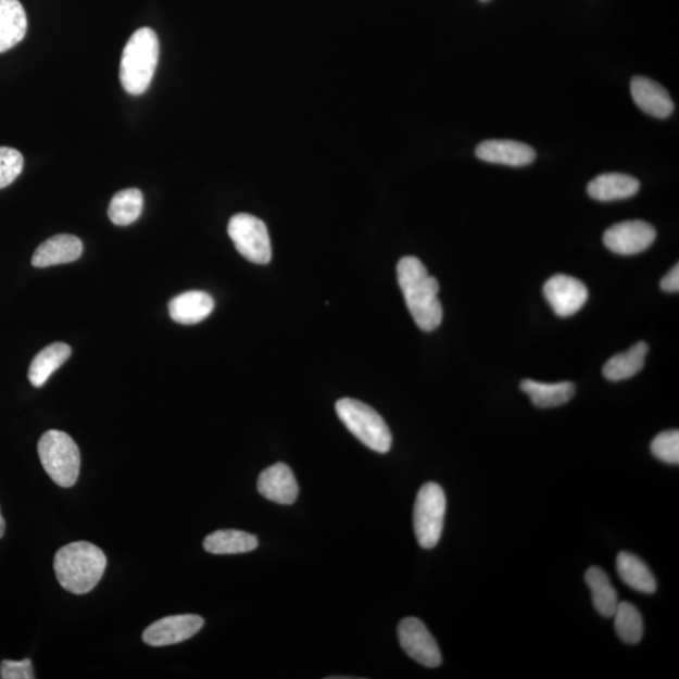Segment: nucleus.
I'll use <instances>...</instances> for the list:
<instances>
[{
  "label": "nucleus",
  "mask_w": 679,
  "mask_h": 679,
  "mask_svg": "<svg viewBox=\"0 0 679 679\" xmlns=\"http://www.w3.org/2000/svg\"><path fill=\"white\" fill-rule=\"evenodd\" d=\"M398 284L407 310L423 331H435L442 324L443 309L438 299L439 284L417 257L402 259L397 266Z\"/></svg>",
  "instance_id": "1"
},
{
  "label": "nucleus",
  "mask_w": 679,
  "mask_h": 679,
  "mask_svg": "<svg viewBox=\"0 0 679 679\" xmlns=\"http://www.w3.org/2000/svg\"><path fill=\"white\" fill-rule=\"evenodd\" d=\"M106 566L108 558L103 551L87 541L61 548L53 564L61 587L76 595L90 593L98 587Z\"/></svg>",
  "instance_id": "2"
},
{
  "label": "nucleus",
  "mask_w": 679,
  "mask_h": 679,
  "mask_svg": "<svg viewBox=\"0 0 679 679\" xmlns=\"http://www.w3.org/2000/svg\"><path fill=\"white\" fill-rule=\"evenodd\" d=\"M159 61V39L151 28H140L126 43L120 63V81L127 93L147 92Z\"/></svg>",
  "instance_id": "3"
},
{
  "label": "nucleus",
  "mask_w": 679,
  "mask_h": 679,
  "mask_svg": "<svg viewBox=\"0 0 679 679\" xmlns=\"http://www.w3.org/2000/svg\"><path fill=\"white\" fill-rule=\"evenodd\" d=\"M38 455L46 474L55 485L68 489L77 482L81 455L74 439L65 431H46L38 442Z\"/></svg>",
  "instance_id": "4"
},
{
  "label": "nucleus",
  "mask_w": 679,
  "mask_h": 679,
  "mask_svg": "<svg viewBox=\"0 0 679 679\" xmlns=\"http://www.w3.org/2000/svg\"><path fill=\"white\" fill-rule=\"evenodd\" d=\"M340 420L359 441L378 453H388L393 443L391 431L381 415L372 406L353 398H342L337 403Z\"/></svg>",
  "instance_id": "5"
},
{
  "label": "nucleus",
  "mask_w": 679,
  "mask_h": 679,
  "mask_svg": "<svg viewBox=\"0 0 679 679\" xmlns=\"http://www.w3.org/2000/svg\"><path fill=\"white\" fill-rule=\"evenodd\" d=\"M447 508L441 486L428 482L422 487L414 505V532L423 549H433L441 540Z\"/></svg>",
  "instance_id": "6"
},
{
  "label": "nucleus",
  "mask_w": 679,
  "mask_h": 679,
  "mask_svg": "<svg viewBox=\"0 0 679 679\" xmlns=\"http://www.w3.org/2000/svg\"><path fill=\"white\" fill-rule=\"evenodd\" d=\"M228 235L236 250L255 265H267L272 247L265 222L251 214H236L228 223Z\"/></svg>",
  "instance_id": "7"
},
{
  "label": "nucleus",
  "mask_w": 679,
  "mask_h": 679,
  "mask_svg": "<svg viewBox=\"0 0 679 679\" xmlns=\"http://www.w3.org/2000/svg\"><path fill=\"white\" fill-rule=\"evenodd\" d=\"M398 638L404 652L428 668L441 666L442 654L433 636L417 618H405L398 626Z\"/></svg>",
  "instance_id": "8"
},
{
  "label": "nucleus",
  "mask_w": 679,
  "mask_h": 679,
  "mask_svg": "<svg viewBox=\"0 0 679 679\" xmlns=\"http://www.w3.org/2000/svg\"><path fill=\"white\" fill-rule=\"evenodd\" d=\"M656 229L643 221H626L612 226L604 234V244L617 254H638L656 241Z\"/></svg>",
  "instance_id": "9"
},
{
  "label": "nucleus",
  "mask_w": 679,
  "mask_h": 679,
  "mask_svg": "<svg viewBox=\"0 0 679 679\" xmlns=\"http://www.w3.org/2000/svg\"><path fill=\"white\" fill-rule=\"evenodd\" d=\"M204 626V619L194 614L172 615L146 629L142 641L151 646H165L188 641Z\"/></svg>",
  "instance_id": "10"
},
{
  "label": "nucleus",
  "mask_w": 679,
  "mask_h": 679,
  "mask_svg": "<svg viewBox=\"0 0 679 679\" xmlns=\"http://www.w3.org/2000/svg\"><path fill=\"white\" fill-rule=\"evenodd\" d=\"M543 294L558 317L577 314L588 300V289L578 278L556 275L543 286Z\"/></svg>",
  "instance_id": "11"
},
{
  "label": "nucleus",
  "mask_w": 679,
  "mask_h": 679,
  "mask_svg": "<svg viewBox=\"0 0 679 679\" xmlns=\"http://www.w3.org/2000/svg\"><path fill=\"white\" fill-rule=\"evenodd\" d=\"M257 489L263 498L279 505H292L299 496V485L292 469L282 462L263 470Z\"/></svg>",
  "instance_id": "12"
},
{
  "label": "nucleus",
  "mask_w": 679,
  "mask_h": 679,
  "mask_svg": "<svg viewBox=\"0 0 679 679\" xmlns=\"http://www.w3.org/2000/svg\"><path fill=\"white\" fill-rule=\"evenodd\" d=\"M476 156L486 163L525 166L535 162L537 153L520 141L486 140L476 148Z\"/></svg>",
  "instance_id": "13"
},
{
  "label": "nucleus",
  "mask_w": 679,
  "mask_h": 679,
  "mask_svg": "<svg viewBox=\"0 0 679 679\" xmlns=\"http://www.w3.org/2000/svg\"><path fill=\"white\" fill-rule=\"evenodd\" d=\"M630 92L638 108L657 118L672 115L675 103L665 87L653 79L636 76L630 83Z\"/></svg>",
  "instance_id": "14"
},
{
  "label": "nucleus",
  "mask_w": 679,
  "mask_h": 679,
  "mask_svg": "<svg viewBox=\"0 0 679 679\" xmlns=\"http://www.w3.org/2000/svg\"><path fill=\"white\" fill-rule=\"evenodd\" d=\"M83 252L81 239L71 235L54 236L38 247L32 257V265L37 268L63 265L77 261Z\"/></svg>",
  "instance_id": "15"
},
{
  "label": "nucleus",
  "mask_w": 679,
  "mask_h": 679,
  "mask_svg": "<svg viewBox=\"0 0 679 679\" xmlns=\"http://www.w3.org/2000/svg\"><path fill=\"white\" fill-rule=\"evenodd\" d=\"M214 310V300L203 291L184 292L169 303V314L175 323L194 325L202 323Z\"/></svg>",
  "instance_id": "16"
},
{
  "label": "nucleus",
  "mask_w": 679,
  "mask_h": 679,
  "mask_svg": "<svg viewBox=\"0 0 679 679\" xmlns=\"http://www.w3.org/2000/svg\"><path fill=\"white\" fill-rule=\"evenodd\" d=\"M27 28V14L20 0H0V53L22 42Z\"/></svg>",
  "instance_id": "17"
},
{
  "label": "nucleus",
  "mask_w": 679,
  "mask_h": 679,
  "mask_svg": "<svg viewBox=\"0 0 679 679\" xmlns=\"http://www.w3.org/2000/svg\"><path fill=\"white\" fill-rule=\"evenodd\" d=\"M641 188V183L630 175L608 173L599 175L588 186V194L599 202L621 201L633 197Z\"/></svg>",
  "instance_id": "18"
},
{
  "label": "nucleus",
  "mask_w": 679,
  "mask_h": 679,
  "mask_svg": "<svg viewBox=\"0 0 679 679\" xmlns=\"http://www.w3.org/2000/svg\"><path fill=\"white\" fill-rule=\"evenodd\" d=\"M71 354V348L63 342H54L39 351L29 366L30 385L36 388L43 387L51 375L68 361Z\"/></svg>",
  "instance_id": "19"
},
{
  "label": "nucleus",
  "mask_w": 679,
  "mask_h": 679,
  "mask_svg": "<svg viewBox=\"0 0 679 679\" xmlns=\"http://www.w3.org/2000/svg\"><path fill=\"white\" fill-rule=\"evenodd\" d=\"M203 548L214 555L244 554L259 548V539L244 531L218 530L205 538Z\"/></svg>",
  "instance_id": "20"
},
{
  "label": "nucleus",
  "mask_w": 679,
  "mask_h": 679,
  "mask_svg": "<svg viewBox=\"0 0 679 679\" xmlns=\"http://www.w3.org/2000/svg\"><path fill=\"white\" fill-rule=\"evenodd\" d=\"M521 390L530 397L531 402L538 407H555L571 401L575 395V386L571 381L540 382L526 379L521 382Z\"/></svg>",
  "instance_id": "21"
},
{
  "label": "nucleus",
  "mask_w": 679,
  "mask_h": 679,
  "mask_svg": "<svg viewBox=\"0 0 679 679\" xmlns=\"http://www.w3.org/2000/svg\"><path fill=\"white\" fill-rule=\"evenodd\" d=\"M617 570L621 581L639 593L653 594L657 590V581L650 567L634 554L623 551L617 557Z\"/></svg>",
  "instance_id": "22"
},
{
  "label": "nucleus",
  "mask_w": 679,
  "mask_h": 679,
  "mask_svg": "<svg viewBox=\"0 0 679 679\" xmlns=\"http://www.w3.org/2000/svg\"><path fill=\"white\" fill-rule=\"evenodd\" d=\"M650 347L645 342L639 341L626 353L615 355L603 367V375L611 381H620L633 378L641 372L645 364V356Z\"/></svg>",
  "instance_id": "23"
},
{
  "label": "nucleus",
  "mask_w": 679,
  "mask_h": 679,
  "mask_svg": "<svg viewBox=\"0 0 679 679\" xmlns=\"http://www.w3.org/2000/svg\"><path fill=\"white\" fill-rule=\"evenodd\" d=\"M586 580L596 611L603 617H613L619 602L617 590L612 586L608 574L602 570L601 567L593 566L587 571Z\"/></svg>",
  "instance_id": "24"
},
{
  "label": "nucleus",
  "mask_w": 679,
  "mask_h": 679,
  "mask_svg": "<svg viewBox=\"0 0 679 679\" xmlns=\"http://www.w3.org/2000/svg\"><path fill=\"white\" fill-rule=\"evenodd\" d=\"M143 208V196L139 189L118 191L109 206V218L114 225L124 227L139 219Z\"/></svg>",
  "instance_id": "25"
},
{
  "label": "nucleus",
  "mask_w": 679,
  "mask_h": 679,
  "mask_svg": "<svg viewBox=\"0 0 679 679\" xmlns=\"http://www.w3.org/2000/svg\"><path fill=\"white\" fill-rule=\"evenodd\" d=\"M613 617L615 630L623 642L637 644L643 638V619L641 613L629 602L618 603Z\"/></svg>",
  "instance_id": "26"
},
{
  "label": "nucleus",
  "mask_w": 679,
  "mask_h": 679,
  "mask_svg": "<svg viewBox=\"0 0 679 679\" xmlns=\"http://www.w3.org/2000/svg\"><path fill=\"white\" fill-rule=\"evenodd\" d=\"M651 451L654 457L669 465L679 463V431L677 429L662 431L653 439Z\"/></svg>",
  "instance_id": "27"
},
{
  "label": "nucleus",
  "mask_w": 679,
  "mask_h": 679,
  "mask_svg": "<svg viewBox=\"0 0 679 679\" xmlns=\"http://www.w3.org/2000/svg\"><path fill=\"white\" fill-rule=\"evenodd\" d=\"M24 159L18 150L0 147V189L10 187L23 171Z\"/></svg>",
  "instance_id": "28"
},
{
  "label": "nucleus",
  "mask_w": 679,
  "mask_h": 679,
  "mask_svg": "<svg viewBox=\"0 0 679 679\" xmlns=\"http://www.w3.org/2000/svg\"><path fill=\"white\" fill-rule=\"evenodd\" d=\"M34 665L29 658L23 661H3L0 665V678L2 679H34Z\"/></svg>",
  "instance_id": "29"
},
{
  "label": "nucleus",
  "mask_w": 679,
  "mask_h": 679,
  "mask_svg": "<svg viewBox=\"0 0 679 679\" xmlns=\"http://www.w3.org/2000/svg\"><path fill=\"white\" fill-rule=\"evenodd\" d=\"M661 287L663 291L675 293L679 291V266L676 265L668 274L662 278Z\"/></svg>",
  "instance_id": "30"
},
{
  "label": "nucleus",
  "mask_w": 679,
  "mask_h": 679,
  "mask_svg": "<svg viewBox=\"0 0 679 679\" xmlns=\"http://www.w3.org/2000/svg\"><path fill=\"white\" fill-rule=\"evenodd\" d=\"M4 532H5V520H4V517L2 516V511H0V539L4 537Z\"/></svg>",
  "instance_id": "31"
},
{
  "label": "nucleus",
  "mask_w": 679,
  "mask_h": 679,
  "mask_svg": "<svg viewBox=\"0 0 679 679\" xmlns=\"http://www.w3.org/2000/svg\"><path fill=\"white\" fill-rule=\"evenodd\" d=\"M481 2H490V0H481Z\"/></svg>",
  "instance_id": "32"
}]
</instances>
